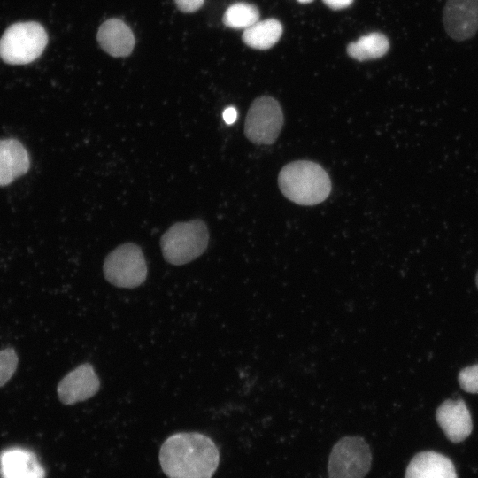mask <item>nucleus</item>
Here are the masks:
<instances>
[{"instance_id":"6ab92c4d","label":"nucleus","mask_w":478,"mask_h":478,"mask_svg":"<svg viewBox=\"0 0 478 478\" xmlns=\"http://www.w3.org/2000/svg\"><path fill=\"white\" fill-rule=\"evenodd\" d=\"M458 380L464 391L478 394V364L463 368L459 374Z\"/></svg>"},{"instance_id":"4468645a","label":"nucleus","mask_w":478,"mask_h":478,"mask_svg":"<svg viewBox=\"0 0 478 478\" xmlns=\"http://www.w3.org/2000/svg\"><path fill=\"white\" fill-rule=\"evenodd\" d=\"M30 166L27 150L16 139L0 140V186L25 174Z\"/></svg>"},{"instance_id":"1a4fd4ad","label":"nucleus","mask_w":478,"mask_h":478,"mask_svg":"<svg viewBox=\"0 0 478 478\" xmlns=\"http://www.w3.org/2000/svg\"><path fill=\"white\" fill-rule=\"evenodd\" d=\"M100 381L93 366L83 363L69 372L58 385V396L65 405L85 401L97 393Z\"/></svg>"},{"instance_id":"ddd939ff","label":"nucleus","mask_w":478,"mask_h":478,"mask_svg":"<svg viewBox=\"0 0 478 478\" xmlns=\"http://www.w3.org/2000/svg\"><path fill=\"white\" fill-rule=\"evenodd\" d=\"M97 40L102 49L113 57H126L135 46L133 32L118 19H108L100 26Z\"/></svg>"},{"instance_id":"f3484780","label":"nucleus","mask_w":478,"mask_h":478,"mask_svg":"<svg viewBox=\"0 0 478 478\" xmlns=\"http://www.w3.org/2000/svg\"><path fill=\"white\" fill-rule=\"evenodd\" d=\"M259 19L258 8L247 3H235L230 5L223 16L227 27L238 29H247Z\"/></svg>"},{"instance_id":"6e6552de","label":"nucleus","mask_w":478,"mask_h":478,"mask_svg":"<svg viewBox=\"0 0 478 478\" xmlns=\"http://www.w3.org/2000/svg\"><path fill=\"white\" fill-rule=\"evenodd\" d=\"M443 23L451 39L462 42L472 38L478 31V0H447Z\"/></svg>"},{"instance_id":"20e7f679","label":"nucleus","mask_w":478,"mask_h":478,"mask_svg":"<svg viewBox=\"0 0 478 478\" xmlns=\"http://www.w3.org/2000/svg\"><path fill=\"white\" fill-rule=\"evenodd\" d=\"M47 33L37 22H19L10 26L0 39V58L12 65L33 62L43 52Z\"/></svg>"},{"instance_id":"7ed1b4c3","label":"nucleus","mask_w":478,"mask_h":478,"mask_svg":"<svg viewBox=\"0 0 478 478\" xmlns=\"http://www.w3.org/2000/svg\"><path fill=\"white\" fill-rule=\"evenodd\" d=\"M209 233L205 223L198 219L177 222L165 232L160 246L165 260L174 266L187 264L207 248Z\"/></svg>"},{"instance_id":"9d476101","label":"nucleus","mask_w":478,"mask_h":478,"mask_svg":"<svg viewBox=\"0 0 478 478\" xmlns=\"http://www.w3.org/2000/svg\"><path fill=\"white\" fill-rule=\"evenodd\" d=\"M436 419L452 443L462 442L473 429L469 410L462 399H448L443 402L436 412Z\"/></svg>"},{"instance_id":"b1692460","label":"nucleus","mask_w":478,"mask_h":478,"mask_svg":"<svg viewBox=\"0 0 478 478\" xmlns=\"http://www.w3.org/2000/svg\"><path fill=\"white\" fill-rule=\"evenodd\" d=\"M475 282H476V286H477V288H478V272H477V274H476Z\"/></svg>"},{"instance_id":"aec40b11","label":"nucleus","mask_w":478,"mask_h":478,"mask_svg":"<svg viewBox=\"0 0 478 478\" xmlns=\"http://www.w3.org/2000/svg\"><path fill=\"white\" fill-rule=\"evenodd\" d=\"M177 7L183 12H193L198 10L204 0H174Z\"/></svg>"},{"instance_id":"4be33fe9","label":"nucleus","mask_w":478,"mask_h":478,"mask_svg":"<svg viewBox=\"0 0 478 478\" xmlns=\"http://www.w3.org/2000/svg\"><path fill=\"white\" fill-rule=\"evenodd\" d=\"M237 118V111L235 107H227L223 112V119L227 124H232Z\"/></svg>"},{"instance_id":"a211bd4d","label":"nucleus","mask_w":478,"mask_h":478,"mask_svg":"<svg viewBox=\"0 0 478 478\" xmlns=\"http://www.w3.org/2000/svg\"><path fill=\"white\" fill-rule=\"evenodd\" d=\"M18 365V356L14 349L0 351V387L4 385L13 375Z\"/></svg>"},{"instance_id":"5701e85b","label":"nucleus","mask_w":478,"mask_h":478,"mask_svg":"<svg viewBox=\"0 0 478 478\" xmlns=\"http://www.w3.org/2000/svg\"><path fill=\"white\" fill-rule=\"evenodd\" d=\"M297 1L300 2V3L305 4V3L312 2V0H297Z\"/></svg>"},{"instance_id":"2eb2a0df","label":"nucleus","mask_w":478,"mask_h":478,"mask_svg":"<svg viewBox=\"0 0 478 478\" xmlns=\"http://www.w3.org/2000/svg\"><path fill=\"white\" fill-rule=\"evenodd\" d=\"M282 26L274 19L257 21L244 30L243 41L248 46L258 50H267L281 38Z\"/></svg>"},{"instance_id":"dca6fc26","label":"nucleus","mask_w":478,"mask_h":478,"mask_svg":"<svg viewBox=\"0 0 478 478\" xmlns=\"http://www.w3.org/2000/svg\"><path fill=\"white\" fill-rule=\"evenodd\" d=\"M389 48L388 38L381 33H371L361 36L348 45V54L359 61L382 57Z\"/></svg>"},{"instance_id":"0eeeda50","label":"nucleus","mask_w":478,"mask_h":478,"mask_svg":"<svg viewBox=\"0 0 478 478\" xmlns=\"http://www.w3.org/2000/svg\"><path fill=\"white\" fill-rule=\"evenodd\" d=\"M283 125L280 104L269 96L258 97L251 104L246 116L244 134L257 144H271L278 137Z\"/></svg>"},{"instance_id":"9b49d317","label":"nucleus","mask_w":478,"mask_h":478,"mask_svg":"<svg viewBox=\"0 0 478 478\" xmlns=\"http://www.w3.org/2000/svg\"><path fill=\"white\" fill-rule=\"evenodd\" d=\"M0 473L3 478H45L46 474L35 453L17 447L0 454Z\"/></svg>"},{"instance_id":"f257e3e1","label":"nucleus","mask_w":478,"mask_h":478,"mask_svg":"<svg viewBox=\"0 0 478 478\" xmlns=\"http://www.w3.org/2000/svg\"><path fill=\"white\" fill-rule=\"evenodd\" d=\"M159 464L168 478H212L220 462L214 442L198 432H180L162 443Z\"/></svg>"},{"instance_id":"39448f33","label":"nucleus","mask_w":478,"mask_h":478,"mask_svg":"<svg viewBox=\"0 0 478 478\" xmlns=\"http://www.w3.org/2000/svg\"><path fill=\"white\" fill-rule=\"evenodd\" d=\"M104 278L118 288L133 289L147 277V265L141 248L132 243H123L105 258L103 265Z\"/></svg>"},{"instance_id":"412c9836","label":"nucleus","mask_w":478,"mask_h":478,"mask_svg":"<svg viewBox=\"0 0 478 478\" xmlns=\"http://www.w3.org/2000/svg\"><path fill=\"white\" fill-rule=\"evenodd\" d=\"M332 9H343L351 4L353 0H323Z\"/></svg>"},{"instance_id":"f03ea898","label":"nucleus","mask_w":478,"mask_h":478,"mask_svg":"<svg viewBox=\"0 0 478 478\" xmlns=\"http://www.w3.org/2000/svg\"><path fill=\"white\" fill-rule=\"evenodd\" d=\"M278 183L288 199L301 205L320 204L331 190L327 172L319 164L308 160H297L283 166Z\"/></svg>"},{"instance_id":"423d86ee","label":"nucleus","mask_w":478,"mask_h":478,"mask_svg":"<svg viewBox=\"0 0 478 478\" xmlns=\"http://www.w3.org/2000/svg\"><path fill=\"white\" fill-rule=\"evenodd\" d=\"M372 454L359 436H344L333 447L328 459L329 478H364L369 472Z\"/></svg>"},{"instance_id":"f8f14e48","label":"nucleus","mask_w":478,"mask_h":478,"mask_svg":"<svg viewBox=\"0 0 478 478\" xmlns=\"http://www.w3.org/2000/svg\"><path fill=\"white\" fill-rule=\"evenodd\" d=\"M405 478H458L453 463L436 451L415 455L405 471Z\"/></svg>"}]
</instances>
